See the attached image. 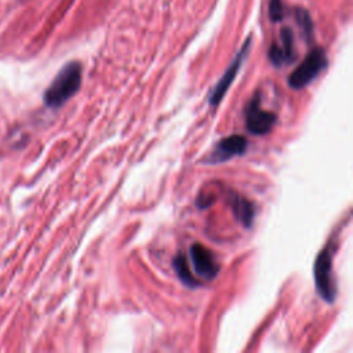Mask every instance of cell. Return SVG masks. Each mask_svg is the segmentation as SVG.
Instances as JSON below:
<instances>
[{"instance_id":"1","label":"cell","mask_w":353,"mask_h":353,"mask_svg":"<svg viewBox=\"0 0 353 353\" xmlns=\"http://www.w3.org/2000/svg\"><path fill=\"white\" fill-rule=\"evenodd\" d=\"M83 69L80 62H68L54 77L51 84L47 87L43 99L46 106L51 109L61 108L66 101H69L81 85Z\"/></svg>"},{"instance_id":"2","label":"cell","mask_w":353,"mask_h":353,"mask_svg":"<svg viewBox=\"0 0 353 353\" xmlns=\"http://www.w3.org/2000/svg\"><path fill=\"white\" fill-rule=\"evenodd\" d=\"M327 55L323 48H313L305 59L288 76V85L294 90H302L309 85L325 68Z\"/></svg>"},{"instance_id":"3","label":"cell","mask_w":353,"mask_h":353,"mask_svg":"<svg viewBox=\"0 0 353 353\" xmlns=\"http://www.w3.org/2000/svg\"><path fill=\"white\" fill-rule=\"evenodd\" d=\"M313 276L316 290L320 298L324 299L327 303H332L335 301L336 287L332 277V252L330 250V245L324 247L319 252L313 266Z\"/></svg>"},{"instance_id":"4","label":"cell","mask_w":353,"mask_h":353,"mask_svg":"<svg viewBox=\"0 0 353 353\" xmlns=\"http://www.w3.org/2000/svg\"><path fill=\"white\" fill-rule=\"evenodd\" d=\"M245 127L254 135H265L276 124V114L261 108V92L256 91L244 109Z\"/></svg>"},{"instance_id":"5","label":"cell","mask_w":353,"mask_h":353,"mask_svg":"<svg viewBox=\"0 0 353 353\" xmlns=\"http://www.w3.org/2000/svg\"><path fill=\"white\" fill-rule=\"evenodd\" d=\"M250 47H251V37H247L245 41L243 43L241 48H240L239 52L234 55L233 61L230 62V65L228 66V69L225 70V73L222 74V77L218 80V83L215 84L214 90L211 91V94H210V97H208L210 105L216 106V105L221 103V101H222V98L225 97V94L228 92L230 84H232L233 80L236 79V76H237V73H239V70H240V68H241V65H243V62H244V59H245L248 51H250Z\"/></svg>"},{"instance_id":"6","label":"cell","mask_w":353,"mask_h":353,"mask_svg":"<svg viewBox=\"0 0 353 353\" xmlns=\"http://www.w3.org/2000/svg\"><path fill=\"white\" fill-rule=\"evenodd\" d=\"M247 143L248 142H247L245 137H243V135L226 137V138L221 139L219 142H216V145L208 153V156L204 161L210 163V164H218V163L228 161L236 156H241L247 150Z\"/></svg>"},{"instance_id":"7","label":"cell","mask_w":353,"mask_h":353,"mask_svg":"<svg viewBox=\"0 0 353 353\" xmlns=\"http://www.w3.org/2000/svg\"><path fill=\"white\" fill-rule=\"evenodd\" d=\"M192 265L197 276L203 280H212L219 273V263L215 255L203 244L194 243L189 248Z\"/></svg>"},{"instance_id":"8","label":"cell","mask_w":353,"mask_h":353,"mask_svg":"<svg viewBox=\"0 0 353 353\" xmlns=\"http://www.w3.org/2000/svg\"><path fill=\"white\" fill-rule=\"evenodd\" d=\"M268 55L270 62L277 68H280L284 63H290L295 59L294 34L290 28H284L280 32V43H273L269 48Z\"/></svg>"},{"instance_id":"9","label":"cell","mask_w":353,"mask_h":353,"mask_svg":"<svg viewBox=\"0 0 353 353\" xmlns=\"http://www.w3.org/2000/svg\"><path fill=\"white\" fill-rule=\"evenodd\" d=\"M228 200H229V204L232 207V211H233V215L236 216V219L245 228H250L252 225V221H254V205L250 200H247L245 197L240 196L239 193L236 192H229L228 194Z\"/></svg>"},{"instance_id":"10","label":"cell","mask_w":353,"mask_h":353,"mask_svg":"<svg viewBox=\"0 0 353 353\" xmlns=\"http://www.w3.org/2000/svg\"><path fill=\"white\" fill-rule=\"evenodd\" d=\"M172 266H174V270L178 276V279L186 285V287H190V288H196L200 285V281L192 274L190 269H189V265H188V259L185 256V254L179 252L174 256L172 259Z\"/></svg>"},{"instance_id":"11","label":"cell","mask_w":353,"mask_h":353,"mask_svg":"<svg viewBox=\"0 0 353 353\" xmlns=\"http://www.w3.org/2000/svg\"><path fill=\"white\" fill-rule=\"evenodd\" d=\"M295 15H296V21L303 32V34L306 36V39L309 40L312 37V32H313V25H312V19H310V15L309 12L305 10V8H301L298 7L295 10Z\"/></svg>"},{"instance_id":"12","label":"cell","mask_w":353,"mask_h":353,"mask_svg":"<svg viewBox=\"0 0 353 353\" xmlns=\"http://www.w3.org/2000/svg\"><path fill=\"white\" fill-rule=\"evenodd\" d=\"M285 8L281 0H270L269 1V17L273 22H280L284 18Z\"/></svg>"}]
</instances>
